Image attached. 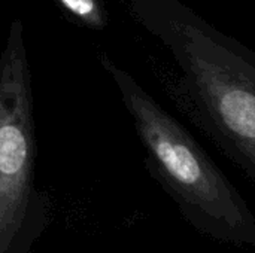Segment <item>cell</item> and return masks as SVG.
Returning <instances> with one entry per match:
<instances>
[{"mask_svg": "<svg viewBox=\"0 0 255 253\" xmlns=\"http://www.w3.org/2000/svg\"><path fill=\"white\" fill-rule=\"evenodd\" d=\"M170 57L172 101L255 183V51L182 0H123Z\"/></svg>", "mask_w": 255, "mask_h": 253, "instance_id": "cell-1", "label": "cell"}, {"mask_svg": "<svg viewBox=\"0 0 255 253\" xmlns=\"http://www.w3.org/2000/svg\"><path fill=\"white\" fill-rule=\"evenodd\" d=\"M100 64L114 79L145 149L152 179L199 233L227 245L255 246V216L238 188L194 136L109 55Z\"/></svg>", "mask_w": 255, "mask_h": 253, "instance_id": "cell-2", "label": "cell"}, {"mask_svg": "<svg viewBox=\"0 0 255 253\" xmlns=\"http://www.w3.org/2000/svg\"><path fill=\"white\" fill-rule=\"evenodd\" d=\"M36 124L24 24L13 19L0 54V253H28L48 225L36 188Z\"/></svg>", "mask_w": 255, "mask_h": 253, "instance_id": "cell-3", "label": "cell"}, {"mask_svg": "<svg viewBox=\"0 0 255 253\" xmlns=\"http://www.w3.org/2000/svg\"><path fill=\"white\" fill-rule=\"evenodd\" d=\"M70 21L90 30H105L109 21L103 0H55Z\"/></svg>", "mask_w": 255, "mask_h": 253, "instance_id": "cell-4", "label": "cell"}]
</instances>
